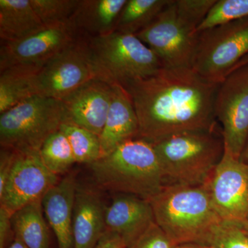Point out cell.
Segmentation results:
<instances>
[{
	"mask_svg": "<svg viewBox=\"0 0 248 248\" xmlns=\"http://www.w3.org/2000/svg\"><path fill=\"white\" fill-rule=\"evenodd\" d=\"M177 246L155 222L128 248H176Z\"/></svg>",
	"mask_w": 248,
	"mask_h": 248,
	"instance_id": "obj_30",
	"label": "cell"
},
{
	"mask_svg": "<svg viewBox=\"0 0 248 248\" xmlns=\"http://www.w3.org/2000/svg\"><path fill=\"white\" fill-rule=\"evenodd\" d=\"M169 2L170 0H127L115 31L136 35L148 27Z\"/></svg>",
	"mask_w": 248,
	"mask_h": 248,
	"instance_id": "obj_23",
	"label": "cell"
},
{
	"mask_svg": "<svg viewBox=\"0 0 248 248\" xmlns=\"http://www.w3.org/2000/svg\"><path fill=\"white\" fill-rule=\"evenodd\" d=\"M104 81L87 41L75 43L44 65L37 80V94L62 100L93 80Z\"/></svg>",
	"mask_w": 248,
	"mask_h": 248,
	"instance_id": "obj_9",
	"label": "cell"
},
{
	"mask_svg": "<svg viewBox=\"0 0 248 248\" xmlns=\"http://www.w3.org/2000/svg\"><path fill=\"white\" fill-rule=\"evenodd\" d=\"M152 143L159 158L164 186L206 185L225 152L218 124Z\"/></svg>",
	"mask_w": 248,
	"mask_h": 248,
	"instance_id": "obj_3",
	"label": "cell"
},
{
	"mask_svg": "<svg viewBox=\"0 0 248 248\" xmlns=\"http://www.w3.org/2000/svg\"><path fill=\"white\" fill-rule=\"evenodd\" d=\"M215 115L225 150L239 159L248 138V60L219 84Z\"/></svg>",
	"mask_w": 248,
	"mask_h": 248,
	"instance_id": "obj_10",
	"label": "cell"
},
{
	"mask_svg": "<svg viewBox=\"0 0 248 248\" xmlns=\"http://www.w3.org/2000/svg\"><path fill=\"white\" fill-rule=\"evenodd\" d=\"M17 156V152L3 148L0 156V192L4 188L6 182L11 172L15 161Z\"/></svg>",
	"mask_w": 248,
	"mask_h": 248,
	"instance_id": "obj_32",
	"label": "cell"
},
{
	"mask_svg": "<svg viewBox=\"0 0 248 248\" xmlns=\"http://www.w3.org/2000/svg\"><path fill=\"white\" fill-rule=\"evenodd\" d=\"M40 155L49 170L58 176L68 172L76 163L69 141L60 130L45 140Z\"/></svg>",
	"mask_w": 248,
	"mask_h": 248,
	"instance_id": "obj_25",
	"label": "cell"
},
{
	"mask_svg": "<svg viewBox=\"0 0 248 248\" xmlns=\"http://www.w3.org/2000/svg\"><path fill=\"white\" fill-rule=\"evenodd\" d=\"M220 84L192 68L163 67L125 86L138 116L139 138L151 142L218 125L215 99Z\"/></svg>",
	"mask_w": 248,
	"mask_h": 248,
	"instance_id": "obj_1",
	"label": "cell"
},
{
	"mask_svg": "<svg viewBox=\"0 0 248 248\" xmlns=\"http://www.w3.org/2000/svg\"><path fill=\"white\" fill-rule=\"evenodd\" d=\"M79 0H31V5L44 25L70 21Z\"/></svg>",
	"mask_w": 248,
	"mask_h": 248,
	"instance_id": "obj_27",
	"label": "cell"
},
{
	"mask_svg": "<svg viewBox=\"0 0 248 248\" xmlns=\"http://www.w3.org/2000/svg\"><path fill=\"white\" fill-rule=\"evenodd\" d=\"M44 65H17L1 71L0 114L37 94V77Z\"/></svg>",
	"mask_w": 248,
	"mask_h": 248,
	"instance_id": "obj_21",
	"label": "cell"
},
{
	"mask_svg": "<svg viewBox=\"0 0 248 248\" xmlns=\"http://www.w3.org/2000/svg\"><path fill=\"white\" fill-rule=\"evenodd\" d=\"M217 0H175L178 11L199 28Z\"/></svg>",
	"mask_w": 248,
	"mask_h": 248,
	"instance_id": "obj_29",
	"label": "cell"
},
{
	"mask_svg": "<svg viewBox=\"0 0 248 248\" xmlns=\"http://www.w3.org/2000/svg\"><path fill=\"white\" fill-rule=\"evenodd\" d=\"M127 0H79L70 19L77 31L95 36L116 31L121 12Z\"/></svg>",
	"mask_w": 248,
	"mask_h": 248,
	"instance_id": "obj_19",
	"label": "cell"
},
{
	"mask_svg": "<svg viewBox=\"0 0 248 248\" xmlns=\"http://www.w3.org/2000/svg\"><path fill=\"white\" fill-rule=\"evenodd\" d=\"M198 27L179 13L175 0L137 34L166 68H192L198 42Z\"/></svg>",
	"mask_w": 248,
	"mask_h": 248,
	"instance_id": "obj_8",
	"label": "cell"
},
{
	"mask_svg": "<svg viewBox=\"0 0 248 248\" xmlns=\"http://www.w3.org/2000/svg\"><path fill=\"white\" fill-rule=\"evenodd\" d=\"M113 94V85L95 79L62 99L66 120L100 137Z\"/></svg>",
	"mask_w": 248,
	"mask_h": 248,
	"instance_id": "obj_14",
	"label": "cell"
},
{
	"mask_svg": "<svg viewBox=\"0 0 248 248\" xmlns=\"http://www.w3.org/2000/svg\"><path fill=\"white\" fill-rule=\"evenodd\" d=\"M11 217L12 214L0 206V248L8 247L15 240Z\"/></svg>",
	"mask_w": 248,
	"mask_h": 248,
	"instance_id": "obj_31",
	"label": "cell"
},
{
	"mask_svg": "<svg viewBox=\"0 0 248 248\" xmlns=\"http://www.w3.org/2000/svg\"><path fill=\"white\" fill-rule=\"evenodd\" d=\"M59 181L58 176L44 164L40 152H17L9 179L0 192V206L13 215L27 204L42 200Z\"/></svg>",
	"mask_w": 248,
	"mask_h": 248,
	"instance_id": "obj_12",
	"label": "cell"
},
{
	"mask_svg": "<svg viewBox=\"0 0 248 248\" xmlns=\"http://www.w3.org/2000/svg\"><path fill=\"white\" fill-rule=\"evenodd\" d=\"M94 248H126V246L118 235L106 232Z\"/></svg>",
	"mask_w": 248,
	"mask_h": 248,
	"instance_id": "obj_33",
	"label": "cell"
},
{
	"mask_svg": "<svg viewBox=\"0 0 248 248\" xmlns=\"http://www.w3.org/2000/svg\"><path fill=\"white\" fill-rule=\"evenodd\" d=\"M239 159L245 164L248 165V138L246 145H245L244 150H243L241 156H240Z\"/></svg>",
	"mask_w": 248,
	"mask_h": 248,
	"instance_id": "obj_35",
	"label": "cell"
},
{
	"mask_svg": "<svg viewBox=\"0 0 248 248\" xmlns=\"http://www.w3.org/2000/svg\"><path fill=\"white\" fill-rule=\"evenodd\" d=\"M248 60V17L201 31L192 68L221 84Z\"/></svg>",
	"mask_w": 248,
	"mask_h": 248,
	"instance_id": "obj_7",
	"label": "cell"
},
{
	"mask_svg": "<svg viewBox=\"0 0 248 248\" xmlns=\"http://www.w3.org/2000/svg\"><path fill=\"white\" fill-rule=\"evenodd\" d=\"M45 27L31 0H0V37L4 42L21 40Z\"/></svg>",
	"mask_w": 248,
	"mask_h": 248,
	"instance_id": "obj_20",
	"label": "cell"
},
{
	"mask_svg": "<svg viewBox=\"0 0 248 248\" xmlns=\"http://www.w3.org/2000/svg\"><path fill=\"white\" fill-rule=\"evenodd\" d=\"M212 203L222 221L248 222V165L225 150L206 184Z\"/></svg>",
	"mask_w": 248,
	"mask_h": 248,
	"instance_id": "obj_11",
	"label": "cell"
},
{
	"mask_svg": "<svg viewBox=\"0 0 248 248\" xmlns=\"http://www.w3.org/2000/svg\"><path fill=\"white\" fill-rule=\"evenodd\" d=\"M77 184L74 173H69L42 200L47 223L55 234L58 248H74L73 210Z\"/></svg>",
	"mask_w": 248,
	"mask_h": 248,
	"instance_id": "obj_17",
	"label": "cell"
},
{
	"mask_svg": "<svg viewBox=\"0 0 248 248\" xmlns=\"http://www.w3.org/2000/svg\"><path fill=\"white\" fill-rule=\"evenodd\" d=\"M87 42L102 78L110 84L125 87L164 67L156 54L133 34L114 31L92 37Z\"/></svg>",
	"mask_w": 248,
	"mask_h": 248,
	"instance_id": "obj_5",
	"label": "cell"
},
{
	"mask_svg": "<svg viewBox=\"0 0 248 248\" xmlns=\"http://www.w3.org/2000/svg\"><path fill=\"white\" fill-rule=\"evenodd\" d=\"M60 130L68 139L76 163L89 165L102 158L99 136L67 120Z\"/></svg>",
	"mask_w": 248,
	"mask_h": 248,
	"instance_id": "obj_24",
	"label": "cell"
},
{
	"mask_svg": "<svg viewBox=\"0 0 248 248\" xmlns=\"http://www.w3.org/2000/svg\"><path fill=\"white\" fill-rule=\"evenodd\" d=\"M140 126L133 101L124 86L113 84V94L105 125L101 134L102 157L124 142L139 138Z\"/></svg>",
	"mask_w": 248,
	"mask_h": 248,
	"instance_id": "obj_18",
	"label": "cell"
},
{
	"mask_svg": "<svg viewBox=\"0 0 248 248\" xmlns=\"http://www.w3.org/2000/svg\"><path fill=\"white\" fill-rule=\"evenodd\" d=\"M155 222L176 245L208 244L222 220L208 187L167 186L151 201Z\"/></svg>",
	"mask_w": 248,
	"mask_h": 248,
	"instance_id": "obj_4",
	"label": "cell"
},
{
	"mask_svg": "<svg viewBox=\"0 0 248 248\" xmlns=\"http://www.w3.org/2000/svg\"><path fill=\"white\" fill-rule=\"evenodd\" d=\"M208 244L215 248H248V232L242 225L222 221L215 228Z\"/></svg>",
	"mask_w": 248,
	"mask_h": 248,
	"instance_id": "obj_28",
	"label": "cell"
},
{
	"mask_svg": "<svg viewBox=\"0 0 248 248\" xmlns=\"http://www.w3.org/2000/svg\"><path fill=\"white\" fill-rule=\"evenodd\" d=\"M176 248H215L210 244H197V243H188L177 245Z\"/></svg>",
	"mask_w": 248,
	"mask_h": 248,
	"instance_id": "obj_34",
	"label": "cell"
},
{
	"mask_svg": "<svg viewBox=\"0 0 248 248\" xmlns=\"http://www.w3.org/2000/svg\"><path fill=\"white\" fill-rule=\"evenodd\" d=\"M6 248H28L22 242H21L19 239H15L12 244L9 245Z\"/></svg>",
	"mask_w": 248,
	"mask_h": 248,
	"instance_id": "obj_36",
	"label": "cell"
},
{
	"mask_svg": "<svg viewBox=\"0 0 248 248\" xmlns=\"http://www.w3.org/2000/svg\"><path fill=\"white\" fill-rule=\"evenodd\" d=\"M42 200L27 204L11 217L15 239L28 248H50V234Z\"/></svg>",
	"mask_w": 248,
	"mask_h": 248,
	"instance_id": "obj_22",
	"label": "cell"
},
{
	"mask_svg": "<svg viewBox=\"0 0 248 248\" xmlns=\"http://www.w3.org/2000/svg\"><path fill=\"white\" fill-rule=\"evenodd\" d=\"M71 21L45 26L31 35L4 42L0 48V71L17 65L45 64L78 40Z\"/></svg>",
	"mask_w": 248,
	"mask_h": 248,
	"instance_id": "obj_13",
	"label": "cell"
},
{
	"mask_svg": "<svg viewBox=\"0 0 248 248\" xmlns=\"http://www.w3.org/2000/svg\"><path fill=\"white\" fill-rule=\"evenodd\" d=\"M106 208L97 188L77 184L73 210L74 248H94L106 232Z\"/></svg>",
	"mask_w": 248,
	"mask_h": 248,
	"instance_id": "obj_16",
	"label": "cell"
},
{
	"mask_svg": "<svg viewBox=\"0 0 248 248\" xmlns=\"http://www.w3.org/2000/svg\"><path fill=\"white\" fill-rule=\"evenodd\" d=\"M242 226L244 227V229L246 230V231L248 232V222H247V223H244V224H242Z\"/></svg>",
	"mask_w": 248,
	"mask_h": 248,
	"instance_id": "obj_37",
	"label": "cell"
},
{
	"mask_svg": "<svg viewBox=\"0 0 248 248\" xmlns=\"http://www.w3.org/2000/svg\"><path fill=\"white\" fill-rule=\"evenodd\" d=\"M89 166L100 190L151 201L164 187L157 154L153 143L143 139L125 141Z\"/></svg>",
	"mask_w": 248,
	"mask_h": 248,
	"instance_id": "obj_2",
	"label": "cell"
},
{
	"mask_svg": "<svg viewBox=\"0 0 248 248\" xmlns=\"http://www.w3.org/2000/svg\"><path fill=\"white\" fill-rule=\"evenodd\" d=\"M106 231L118 235L130 248L155 223L149 201L137 196L115 194L106 208Z\"/></svg>",
	"mask_w": 248,
	"mask_h": 248,
	"instance_id": "obj_15",
	"label": "cell"
},
{
	"mask_svg": "<svg viewBox=\"0 0 248 248\" xmlns=\"http://www.w3.org/2000/svg\"><path fill=\"white\" fill-rule=\"evenodd\" d=\"M66 120L62 100L35 94L0 114V143L17 153L40 152Z\"/></svg>",
	"mask_w": 248,
	"mask_h": 248,
	"instance_id": "obj_6",
	"label": "cell"
},
{
	"mask_svg": "<svg viewBox=\"0 0 248 248\" xmlns=\"http://www.w3.org/2000/svg\"><path fill=\"white\" fill-rule=\"evenodd\" d=\"M248 17V0H217L198 28V32Z\"/></svg>",
	"mask_w": 248,
	"mask_h": 248,
	"instance_id": "obj_26",
	"label": "cell"
}]
</instances>
